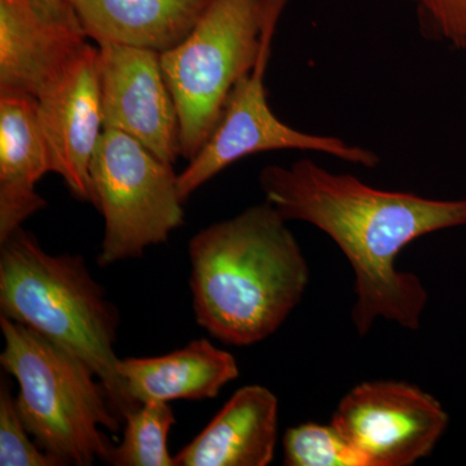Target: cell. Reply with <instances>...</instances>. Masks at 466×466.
I'll list each match as a JSON object with an SVG mask.
<instances>
[{"mask_svg":"<svg viewBox=\"0 0 466 466\" xmlns=\"http://www.w3.org/2000/svg\"><path fill=\"white\" fill-rule=\"evenodd\" d=\"M267 202L285 220L317 227L341 249L355 276L352 323L359 336L383 319L408 330L421 327L428 290L421 279L397 268L401 250L431 233L466 226L464 200H434L383 191L314 159L267 165L259 174Z\"/></svg>","mask_w":466,"mask_h":466,"instance_id":"1","label":"cell"},{"mask_svg":"<svg viewBox=\"0 0 466 466\" xmlns=\"http://www.w3.org/2000/svg\"><path fill=\"white\" fill-rule=\"evenodd\" d=\"M287 223L265 201L189 241L196 321L218 341L238 348L265 341L299 308L309 267Z\"/></svg>","mask_w":466,"mask_h":466,"instance_id":"2","label":"cell"},{"mask_svg":"<svg viewBox=\"0 0 466 466\" xmlns=\"http://www.w3.org/2000/svg\"><path fill=\"white\" fill-rule=\"evenodd\" d=\"M0 312L86 361L122 422L135 410L118 375V309L81 256L47 253L18 228L0 242Z\"/></svg>","mask_w":466,"mask_h":466,"instance_id":"3","label":"cell"},{"mask_svg":"<svg viewBox=\"0 0 466 466\" xmlns=\"http://www.w3.org/2000/svg\"><path fill=\"white\" fill-rule=\"evenodd\" d=\"M3 370L18 383L17 410L38 446L58 465L106 461L116 433V415L103 383L86 361L25 325L0 317Z\"/></svg>","mask_w":466,"mask_h":466,"instance_id":"4","label":"cell"},{"mask_svg":"<svg viewBox=\"0 0 466 466\" xmlns=\"http://www.w3.org/2000/svg\"><path fill=\"white\" fill-rule=\"evenodd\" d=\"M289 0H210L191 33L161 54L180 124V156L191 161L213 133L236 84L275 35Z\"/></svg>","mask_w":466,"mask_h":466,"instance_id":"5","label":"cell"},{"mask_svg":"<svg viewBox=\"0 0 466 466\" xmlns=\"http://www.w3.org/2000/svg\"><path fill=\"white\" fill-rule=\"evenodd\" d=\"M90 174L95 207L106 222L99 265L139 258L183 226L179 175L134 137L106 128Z\"/></svg>","mask_w":466,"mask_h":466,"instance_id":"6","label":"cell"},{"mask_svg":"<svg viewBox=\"0 0 466 466\" xmlns=\"http://www.w3.org/2000/svg\"><path fill=\"white\" fill-rule=\"evenodd\" d=\"M274 38L271 35L267 39L256 66L233 87L213 133L177 177L184 201L235 162L271 150H305L357 167H379L380 157L373 150L354 146L341 137L297 130L272 112L265 79Z\"/></svg>","mask_w":466,"mask_h":466,"instance_id":"7","label":"cell"},{"mask_svg":"<svg viewBox=\"0 0 466 466\" xmlns=\"http://www.w3.org/2000/svg\"><path fill=\"white\" fill-rule=\"evenodd\" d=\"M441 401L394 380L359 383L339 400L332 424L367 466H410L431 455L449 426Z\"/></svg>","mask_w":466,"mask_h":466,"instance_id":"8","label":"cell"},{"mask_svg":"<svg viewBox=\"0 0 466 466\" xmlns=\"http://www.w3.org/2000/svg\"><path fill=\"white\" fill-rule=\"evenodd\" d=\"M70 0H0V95L38 99L90 47Z\"/></svg>","mask_w":466,"mask_h":466,"instance_id":"9","label":"cell"},{"mask_svg":"<svg viewBox=\"0 0 466 466\" xmlns=\"http://www.w3.org/2000/svg\"><path fill=\"white\" fill-rule=\"evenodd\" d=\"M104 128L134 137L162 161L180 157V124L161 54L128 46H96Z\"/></svg>","mask_w":466,"mask_h":466,"instance_id":"10","label":"cell"},{"mask_svg":"<svg viewBox=\"0 0 466 466\" xmlns=\"http://www.w3.org/2000/svg\"><path fill=\"white\" fill-rule=\"evenodd\" d=\"M36 101V118L51 159L79 200L95 205L90 167L103 135L96 47H90L57 84Z\"/></svg>","mask_w":466,"mask_h":466,"instance_id":"11","label":"cell"},{"mask_svg":"<svg viewBox=\"0 0 466 466\" xmlns=\"http://www.w3.org/2000/svg\"><path fill=\"white\" fill-rule=\"evenodd\" d=\"M279 400L266 386L238 389L174 456L177 466H267L274 460Z\"/></svg>","mask_w":466,"mask_h":466,"instance_id":"12","label":"cell"},{"mask_svg":"<svg viewBox=\"0 0 466 466\" xmlns=\"http://www.w3.org/2000/svg\"><path fill=\"white\" fill-rule=\"evenodd\" d=\"M118 375L128 403L137 408L149 401L214 400L240 370L231 352L201 339L162 357L119 359Z\"/></svg>","mask_w":466,"mask_h":466,"instance_id":"13","label":"cell"},{"mask_svg":"<svg viewBox=\"0 0 466 466\" xmlns=\"http://www.w3.org/2000/svg\"><path fill=\"white\" fill-rule=\"evenodd\" d=\"M47 173L51 159L35 99L0 95V242L46 207L35 188Z\"/></svg>","mask_w":466,"mask_h":466,"instance_id":"14","label":"cell"},{"mask_svg":"<svg viewBox=\"0 0 466 466\" xmlns=\"http://www.w3.org/2000/svg\"><path fill=\"white\" fill-rule=\"evenodd\" d=\"M92 41L164 54L191 33L210 0H70Z\"/></svg>","mask_w":466,"mask_h":466,"instance_id":"15","label":"cell"},{"mask_svg":"<svg viewBox=\"0 0 466 466\" xmlns=\"http://www.w3.org/2000/svg\"><path fill=\"white\" fill-rule=\"evenodd\" d=\"M124 437L113 446L106 462L116 466H177L168 453L167 437L175 424L170 403L149 401L124 419Z\"/></svg>","mask_w":466,"mask_h":466,"instance_id":"16","label":"cell"},{"mask_svg":"<svg viewBox=\"0 0 466 466\" xmlns=\"http://www.w3.org/2000/svg\"><path fill=\"white\" fill-rule=\"evenodd\" d=\"M283 450L287 466H367L332 422H305L288 429Z\"/></svg>","mask_w":466,"mask_h":466,"instance_id":"17","label":"cell"},{"mask_svg":"<svg viewBox=\"0 0 466 466\" xmlns=\"http://www.w3.org/2000/svg\"><path fill=\"white\" fill-rule=\"evenodd\" d=\"M8 382L0 386V465L56 466L57 461L30 440Z\"/></svg>","mask_w":466,"mask_h":466,"instance_id":"18","label":"cell"},{"mask_svg":"<svg viewBox=\"0 0 466 466\" xmlns=\"http://www.w3.org/2000/svg\"><path fill=\"white\" fill-rule=\"evenodd\" d=\"M422 35L466 50V0H410Z\"/></svg>","mask_w":466,"mask_h":466,"instance_id":"19","label":"cell"}]
</instances>
